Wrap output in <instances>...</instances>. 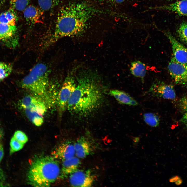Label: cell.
I'll return each instance as SVG.
<instances>
[{
  "label": "cell",
  "instance_id": "cell-22",
  "mask_svg": "<svg viewBox=\"0 0 187 187\" xmlns=\"http://www.w3.org/2000/svg\"><path fill=\"white\" fill-rule=\"evenodd\" d=\"M41 9L43 11H48L57 6L60 0H38Z\"/></svg>",
  "mask_w": 187,
  "mask_h": 187
},
{
  "label": "cell",
  "instance_id": "cell-16",
  "mask_svg": "<svg viewBox=\"0 0 187 187\" xmlns=\"http://www.w3.org/2000/svg\"><path fill=\"white\" fill-rule=\"evenodd\" d=\"M109 94L121 104L130 106L137 105L138 102L126 93L117 90H111Z\"/></svg>",
  "mask_w": 187,
  "mask_h": 187
},
{
  "label": "cell",
  "instance_id": "cell-15",
  "mask_svg": "<svg viewBox=\"0 0 187 187\" xmlns=\"http://www.w3.org/2000/svg\"><path fill=\"white\" fill-rule=\"evenodd\" d=\"M23 11L24 17L29 24L34 25L41 22L42 11L37 7L32 5H28Z\"/></svg>",
  "mask_w": 187,
  "mask_h": 187
},
{
  "label": "cell",
  "instance_id": "cell-18",
  "mask_svg": "<svg viewBox=\"0 0 187 187\" xmlns=\"http://www.w3.org/2000/svg\"><path fill=\"white\" fill-rule=\"evenodd\" d=\"M130 70L133 76L141 79L143 81L146 73L145 64L139 60L133 61L131 63Z\"/></svg>",
  "mask_w": 187,
  "mask_h": 187
},
{
  "label": "cell",
  "instance_id": "cell-21",
  "mask_svg": "<svg viewBox=\"0 0 187 187\" xmlns=\"http://www.w3.org/2000/svg\"><path fill=\"white\" fill-rule=\"evenodd\" d=\"M144 120L148 125L152 127H156L159 124L160 119L157 115L152 113H144L143 116Z\"/></svg>",
  "mask_w": 187,
  "mask_h": 187
},
{
  "label": "cell",
  "instance_id": "cell-2",
  "mask_svg": "<svg viewBox=\"0 0 187 187\" xmlns=\"http://www.w3.org/2000/svg\"><path fill=\"white\" fill-rule=\"evenodd\" d=\"M80 72L78 77V83L69 99L67 108L71 113L83 116L100 106L103 95L97 75L89 71Z\"/></svg>",
  "mask_w": 187,
  "mask_h": 187
},
{
  "label": "cell",
  "instance_id": "cell-29",
  "mask_svg": "<svg viewBox=\"0 0 187 187\" xmlns=\"http://www.w3.org/2000/svg\"><path fill=\"white\" fill-rule=\"evenodd\" d=\"M5 180L4 173L2 169L0 168V187L4 186Z\"/></svg>",
  "mask_w": 187,
  "mask_h": 187
},
{
  "label": "cell",
  "instance_id": "cell-7",
  "mask_svg": "<svg viewBox=\"0 0 187 187\" xmlns=\"http://www.w3.org/2000/svg\"><path fill=\"white\" fill-rule=\"evenodd\" d=\"M169 72L177 84H187V66L176 61L171 58L168 66Z\"/></svg>",
  "mask_w": 187,
  "mask_h": 187
},
{
  "label": "cell",
  "instance_id": "cell-6",
  "mask_svg": "<svg viewBox=\"0 0 187 187\" xmlns=\"http://www.w3.org/2000/svg\"><path fill=\"white\" fill-rule=\"evenodd\" d=\"M15 25L0 23V43L13 49L19 45V38Z\"/></svg>",
  "mask_w": 187,
  "mask_h": 187
},
{
  "label": "cell",
  "instance_id": "cell-33",
  "mask_svg": "<svg viewBox=\"0 0 187 187\" xmlns=\"http://www.w3.org/2000/svg\"><path fill=\"white\" fill-rule=\"evenodd\" d=\"M113 2L117 3H121L124 2L125 0H111Z\"/></svg>",
  "mask_w": 187,
  "mask_h": 187
},
{
  "label": "cell",
  "instance_id": "cell-9",
  "mask_svg": "<svg viewBox=\"0 0 187 187\" xmlns=\"http://www.w3.org/2000/svg\"><path fill=\"white\" fill-rule=\"evenodd\" d=\"M19 105L23 109H28L44 116L47 110L45 103L41 99L33 96H26L19 102Z\"/></svg>",
  "mask_w": 187,
  "mask_h": 187
},
{
  "label": "cell",
  "instance_id": "cell-10",
  "mask_svg": "<svg viewBox=\"0 0 187 187\" xmlns=\"http://www.w3.org/2000/svg\"><path fill=\"white\" fill-rule=\"evenodd\" d=\"M148 91L154 96L165 99L173 100L176 96L172 86L160 81L153 83Z\"/></svg>",
  "mask_w": 187,
  "mask_h": 187
},
{
  "label": "cell",
  "instance_id": "cell-34",
  "mask_svg": "<svg viewBox=\"0 0 187 187\" xmlns=\"http://www.w3.org/2000/svg\"><path fill=\"white\" fill-rule=\"evenodd\" d=\"M139 140V137H135L133 139V141L135 143H138Z\"/></svg>",
  "mask_w": 187,
  "mask_h": 187
},
{
  "label": "cell",
  "instance_id": "cell-23",
  "mask_svg": "<svg viewBox=\"0 0 187 187\" xmlns=\"http://www.w3.org/2000/svg\"><path fill=\"white\" fill-rule=\"evenodd\" d=\"M12 64L0 62V81L8 76L12 72Z\"/></svg>",
  "mask_w": 187,
  "mask_h": 187
},
{
  "label": "cell",
  "instance_id": "cell-3",
  "mask_svg": "<svg viewBox=\"0 0 187 187\" xmlns=\"http://www.w3.org/2000/svg\"><path fill=\"white\" fill-rule=\"evenodd\" d=\"M61 169L54 157H37L32 161L27 174L28 183L36 187H48L58 178Z\"/></svg>",
  "mask_w": 187,
  "mask_h": 187
},
{
  "label": "cell",
  "instance_id": "cell-1",
  "mask_svg": "<svg viewBox=\"0 0 187 187\" xmlns=\"http://www.w3.org/2000/svg\"><path fill=\"white\" fill-rule=\"evenodd\" d=\"M94 11L82 2H71L63 6L58 12L54 32L46 45H50L64 37L82 34Z\"/></svg>",
  "mask_w": 187,
  "mask_h": 187
},
{
  "label": "cell",
  "instance_id": "cell-14",
  "mask_svg": "<svg viewBox=\"0 0 187 187\" xmlns=\"http://www.w3.org/2000/svg\"><path fill=\"white\" fill-rule=\"evenodd\" d=\"M75 153L78 158H83L89 155L92 150L91 145L89 141L82 136L75 143Z\"/></svg>",
  "mask_w": 187,
  "mask_h": 187
},
{
  "label": "cell",
  "instance_id": "cell-24",
  "mask_svg": "<svg viewBox=\"0 0 187 187\" xmlns=\"http://www.w3.org/2000/svg\"><path fill=\"white\" fill-rule=\"evenodd\" d=\"M11 5L17 10L23 11L29 5L30 0H9Z\"/></svg>",
  "mask_w": 187,
  "mask_h": 187
},
{
  "label": "cell",
  "instance_id": "cell-25",
  "mask_svg": "<svg viewBox=\"0 0 187 187\" xmlns=\"http://www.w3.org/2000/svg\"><path fill=\"white\" fill-rule=\"evenodd\" d=\"M178 36L181 41L187 43V23L183 22L177 30Z\"/></svg>",
  "mask_w": 187,
  "mask_h": 187
},
{
  "label": "cell",
  "instance_id": "cell-27",
  "mask_svg": "<svg viewBox=\"0 0 187 187\" xmlns=\"http://www.w3.org/2000/svg\"><path fill=\"white\" fill-rule=\"evenodd\" d=\"M12 137L21 143L24 144L27 142L28 140L26 134L20 130L16 131Z\"/></svg>",
  "mask_w": 187,
  "mask_h": 187
},
{
  "label": "cell",
  "instance_id": "cell-12",
  "mask_svg": "<svg viewBox=\"0 0 187 187\" xmlns=\"http://www.w3.org/2000/svg\"><path fill=\"white\" fill-rule=\"evenodd\" d=\"M155 10H166L173 12L179 15L187 16V0H181L161 6L150 8Z\"/></svg>",
  "mask_w": 187,
  "mask_h": 187
},
{
  "label": "cell",
  "instance_id": "cell-26",
  "mask_svg": "<svg viewBox=\"0 0 187 187\" xmlns=\"http://www.w3.org/2000/svg\"><path fill=\"white\" fill-rule=\"evenodd\" d=\"M24 145L12 137L10 142V154H12L15 152L19 151L23 148Z\"/></svg>",
  "mask_w": 187,
  "mask_h": 187
},
{
  "label": "cell",
  "instance_id": "cell-4",
  "mask_svg": "<svg viewBox=\"0 0 187 187\" xmlns=\"http://www.w3.org/2000/svg\"><path fill=\"white\" fill-rule=\"evenodd\" d=\"M50 71L47 66L39 63L31 69L28 74L21 82V86L32 92L41 99L46 98L47 90L49 84Z\"/></svg>",
  "mask_w": 187,
  "mask_h": 187
},
{
  "label": "cell",
  "instance_id": "cell-11",
  "mask_svg": "<svg viewBox=\"0 0 187 187\" xmlns=\"http://www.w3.org/2000/svg\"><path fill=\"white\" fill-rule=\"evenodd\" d=\"M172 46L173 57L178 62L187 66V48L169 32H165Z\"/></svg>",
  "mask_w": 187,
  "mask_h": 187
},
{
  "label": "cell",
  "instance_id": "cell-8",
  "mask_svg": "<svg viewBox=\"0 0 187 187\" xmlns=\"http://www.w3.org/2000/svg\"><path fill=\"white\" fill-rule=\"evenodd\" d=\"M95 178L89 170L77 169L70 175L69 182L71 186L75 187L91 186Z\"/></svg>",
  "mask_w": 187,
  "mask_h": 187
},
{
  "label": "cell",
  "instance_id": "cell-31",
  "mask_svg": "<svg viewBox=\"0 0 187 187\" xmlns=\"http://www.w3.org/2000/svg\"><path fill=\"white\" fill-rule=\"evenodd\" d=\"M4 152L3 145L0 141V162L4 156Z\"/></svg>",
  "mask_w": 187,
  "mask_h": 187
},
{
  "label": "cell",
  "instance_id": "cell-20",
  "mask_svg": "<svg viewBox=\"0 0 187 187\" xmlns=\"http://www.w3.org/2000/svg\"><path fill=\"white\" fill-rule=\"evenodd\" d=\"M23 109L28 118L34 125L36 126H39L43 124L44 122L43 115L28 109Z\"/></svg>",
  "mask_w": 187,
  "mask_h": 187
},
{
  "label": "cell",
  "instance_id": "cell-13",
  "mask_svg": "<svg viewBox=\"0 0 187 187\" xmlns=\"http://www.w3.org/2000/svg\"><path fill=\"white\" fill-rule=\"evenodd\" d=\"M75 153L74 145L68 141L59 146L55 151L53 155L55 158L63 161L74 157Z\"/></svg>",
  "mask_w": 187,
  "mask_h": 187
},
{
  "label": "cell",
  "instance_id": "cell-19",
  "mask_svg": "<svg viewBox=\"0 0 187 187\" xmlns=\"http://www.w3.org/2000/svg\"><path fill=\"white\" fill-rule=\"evenodd\" d=\"M16 16L12 9L3 12L0 14V23L11 25H15Z\"/></svg>",
  "mask_w": 187,
  "mask_h": 187
},
{
  "label": "cell",
  "instance_id": "cell-17",
  "mask_svg": "<svg viewBox=\"0 0 187 187\" xmlns=\"http://www.w3.org/2000/svg\"><path fill=\"white\" fill-rule=\"evenodd\" d=\"M63 162L61 172L64 177L70 175L77 170L81 163L79 159L74 157Z\"/></svg>",
  "mask_w": 187,
  "mask_h": 187
},
{
  "label": "cell",
  "instance_id": "cell-28",
  "mask_svg": "<svg viewBox=\"0 0 187 187\" xmlns=\"http://www.w3.org/2000/svg\"><path fill=\"white\" fill-rule=\"evenodd\" d=\"M179 106L183 111H187V96H184L181 98L179 101Z\"/></svg>",
  "mask_w": 187,
  "mask_h": 187
},
{
  "label": "cell",
  "instance_id": "cell-5",
  "mask_svg": "<svg viewBox=\"0 0 187 187\" xmlns=\"http://www.w3.org/2000/svg\"><path fill=\"white\" fill-rule=\"evenodd\" d=\"M73 72L68 73L66 77L58 95V106L60 115L67 108L68 102L76 87Z\"/></svg>",
  "mask_w": 187,
  "mask_h": 187
},
{
  "label": "cell",
  "instance_id": "cell-30",
  "mask_svg": "<svg viewBox=\"0 0 187 187\" xmlns=\"http://www.w3.org/2000/svg\"><path fill=\"white\" fill-rule=\"evenodd\" d=\"M181 122L187 128V111L185 112L181 119Z\"/></svg>",
  "mask_w": 187,
  "mask_h": 187
},
{
  "label": "cell",
  "instance_id": "cell-32",
  "mask_svg": "<svg viewBox=\"0 0 187 187\" xmlns=\"http://www.w3.org/2000/svg\"><path fill=\"white\" fill-rule=\"evenodd\" d=\"M4 135L3 130L0 125V141L3 139Z\"/></svg>",
  "mask_w": 187,
  "mask_h": 187
}]
</instances>
